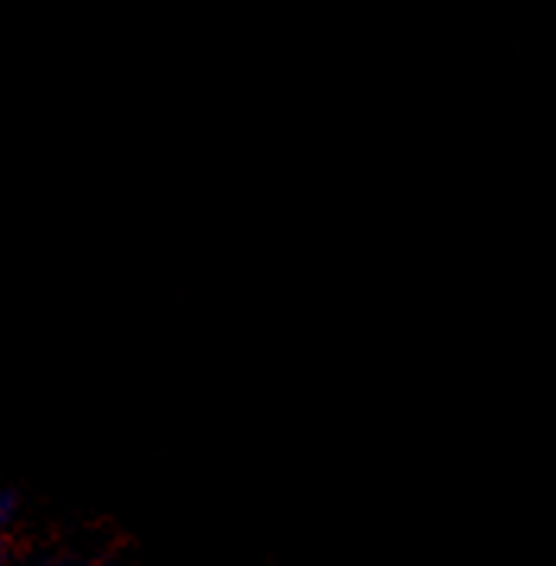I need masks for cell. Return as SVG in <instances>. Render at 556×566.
I'll return each mask as SVG.
<instances>
[{"instance_id": "6da1fadb", "label": "cell", "mask_w": 556, "mask_h": 566, "mask_svg": "<svg viewBox=\"0 0 556 566\" xmlns=\"http://www.w3.org/2000/svg\"><path fill=\"white\" fill-rule=\"evenodd\" d=\"M13 510H17V500H13V493L0 490V525H3V522H10Z\"/></svg>"}]
</instances>
